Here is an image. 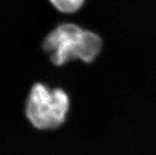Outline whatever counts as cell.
I'll return each instance as SVG.
<instances>
[{"label": "cell", "mask_w": 156, "mask_h": 155, "mask_svg": "<svg viewBox=\"0 0 156 155\" xmlns=\"http://www.w3.org/2000/svg\"><path fill=\"white\" fill-rule=\"evenodd\" d=\"M68 96L61 89H49L37 83L33 86L26 104V116L34 128L55 129L64 123L69 109Z\"/></svg>", "instance_id": "2"}, {"label": "cell", "mask_w": 156, "mask_h": 155, "mask_svg": "<svg viewBox=\"0 0 156 155\" xmlns=\"http://www.w3.org/2000/svg\"><path fill=\"white\" fill-rule=\"evenodd\" d=\"M58 10L63 13H74L83 6L84 0H50Z\"/></svg>", "instance_id": "3"}, {"label": "cell", "mask_w": 156, "mask_h": 155, "mask_svg": "<svg viewBox=\"0 0 156 155\" xmlns=\"http://www.w3.org/2000/svg\"><path fill=\"white\" fill-rule=\"evenodd\" d=\"M101 46V40L97 34L71 23L59 26L43 42L44 50L51 53V62L56 66L75 59L91 63L98 55Z\"/></svg>", "instance_id": "1"}]
</instances>
